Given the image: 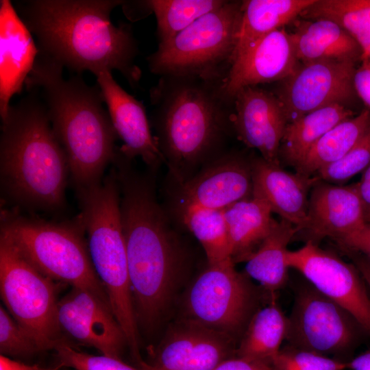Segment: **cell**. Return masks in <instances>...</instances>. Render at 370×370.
<instances>
[{
	"label": "cell",
	"instance_id": "obj_35",
	"mask_svg": "<svg viewBox=\"0 0 370 370\" xmlns=\"http://www.w3.org/2000/svg\"><path fill=\"white\" fill-rule=\"evenodd\" d=\"M53 349L59 360V365L75 370H142L125 363L120 358L79 352L64 341L58 344Z\"/></svg>",
	"mask_w": 370,
	"mask_h": 370
},
{
	"label": "cell",
	"instance_id": "obj_11",
	"mask_svg": "<svg viewBox=\"0 0 370 370\" xmlns=\"http://www.w3.org/2000/svg\"><path fill=\"white\" fill-rule=\"evenodd\" d=\"M289 269L299 272L320 293L347 310L370 336V295L353 263L310 241L286 253Z\"/></svg>",
	"mask_w": 370,
	"mask_h": 370
},
{
	"label": "cell",
	"instance_id": "obj_36",
	"mask_svg": "<svg viewBox=\"0 0 370 370\" xmlns=\"http://www.w3.org/2000/svg\"><path fill=\"white\" fill-rule=\"evenodd\" d=\"M335 241L342 250L358 252L370 260V223Z\"/></svg>",
	"mask_w": 370,
	"mask_h": 370
},
{
	"label": "cell",
	"instance_id": "obj_28",
	"mask_svg": "<svg viewBox=\"0 0 370 370\" xmlns=\"http://www.w3.org/2000/svg\"><path fill=\"white\" fill-rule=\"evenodd\" d=\"M369 127L370 111L367 108L340 122L312 147L296 168L297 173L312 176L323 167L341 159L359 142Z\"/></svg>",
	"mask_w": 370,
	"mask_h": 370
},
{
	"label": "cell",
	"instance_id": "obj_22",
	"mask_svg": "<svg viewBox=\"0 0 370 370\" xmlns=\"http://www.w3.org/2000/svg\"><path fill=\"white\" fill-rule=\"evenodd\" d=\"M288 32L300 63L317 61L360 62L362 51L338 23L328 18H297Z\"/></svg>",
	"mask_w": 370,
	"mask_h": 370
},
{
	"label": "cell",
	"instance_id": "obj_6",
	"mask_svg": "<svg viewBox=\"0 0 370 370\" xmlns=\"http://www.w3.org/2000/svg\"><path fill=\"white\" fill-rule=\"evenodd\" d=\"M0 231V236L46 276L90 291L110 304L94 269L79 214L69 221L53 222L1 210Z\"/></svg>",
	"mask_w": 370,
	"mask_h": 370
},
{
	"label": "cell",
	"instance_id": "obj_7",
	"mask_svg": "<svg viewBox=\"0 0 370 370\" xmlns=\"http://www.w3.org/2000/svg\"><path fill=\"white\" fill-rule=\"evenodd\" d=\"M242 1H226L200 17L147 57L149 71L162 76L223 80L231 65Z\"/></svg>",
	"mask_w": 370,
	"mask_h": 370
},
{
	"label": "cell",
	"instance_id": "obj_18",
	"mask_svg": "<svg viewBox=\"0 0 370 370\" xmlns=\"http://www.w3.org/2000/svg\"><path fill=\"white\" fill-rule=\"evenodd\" d=\"M96 77L114 128L123 142L121 152L130 160L140 157L152 169L166 162L151 134L143 103L123 89L112 72H101Z\"/></svg>",
	"mask_w": 370,
	"mask_h": 370
},
{
	"label": "cell",
	"instance_id": "obj_14",
	"mask_svg": "<svg viewBox=\"0 0 370 370\" xmlns=\"http://www.w3.org/2000/svg\"><path fill=\"white\" fill-rule=\"evenodd\" d=\"M58 321L61 331L101 355L121 359L127 345L110 304L86 289L72 287L59 301Z\"/></svg>",
	"mask_w": 370,
	"mask_h": 370
},
{
	"label": "cell",
	"instance_id": "obj_31",
	"mask_svg": "<svg viewBox=\"0 0 370 370\" xmlns=\"http://www.w3.org/2000/svg\"><path fill=\"white\" fill-rule=\"evenodd\" d=\"M224 0H149L157 22L158 45L169 42L204 15L221 7Z\"/></svg>",
	"mask_w": 370,
	"mask_h": 370
},
{
	"label": "cell",
	"instance_id": "obj_5",
	"mask_svg": "<svg viewBox=\"0 0 370 370\" xmlns=\"http://www.w3.org/2000/svg\"><path fill=\"white\" fill-rule=\"evenodd\" d=\"M1 123L0 175L3 192L25 208L61 210L66 202L69 166L38 95L31 92L11 105Z\"/></svg>",
	"mask_w": 370,
	"mask_h": 370
},
{
	"label": "cell",
	"instance_id": "obj_33",
	"mask_svg": "<svg viewBox=\"0 0 370 370\" xmlns=\"http://www.w3.org/2000/svg\"><path fill=\"white\" fill-rule=\"evenodd\" d=\"M370 164V127L359 142L343 157L323 167L317 173L326 182H345Z\"/></svg>",
	"mask_w": 370,
	"mask_h": 370
},
{
	"label": "cell",
	"instance_id": "obj_26",
	"mask_svg": "<svg viewBox=\"0 0 370 370\" xmlns=\"http://www.w3.org/2000/svg\"><path fill=\"white\" fill-rule=\"evenodd\" d=\"M354 116L351 108L332 105L304 114L287 123L279 157L297 168L316 143L340 122Z\"/></svg>",
	"mask_w": 370,
	"mask_h": 370
},
{
	"label": "cell",
	"instance_id": "obj_30",
	"mask_svg": "<svg viewBox=\"0 0 370 370\" xmlns=\"http://www.w3.org/2000/svg\"><path fill=\"white\" fill-rule=\"evenodd\" d=\"M300 17L336 22L358 43L362 56L370 60V0H315Z\"/></svg>",
	"mask_w": 370,
	"mask_h": 370
},
{
	"label": "cell",
	"instance_id": "obj_32",
	"mask_svg": "<svg viewBox=\"0 0 370 370\" xmlns=\"http://www.w3.org/2000/svg\"><path fill=\"white\" fill-rule=\"evenodd\" d=\"M271 367V370H345L348 369V362L286 344Z\"/></svg>",
	"mask_w": 370,
	"mask_h": 370
},
{
	"label": "cell",
	"instance_id": "obj_8",
	"mask_svg": "<svg viewBox=\"0 0 370 370\" xmlns=\"http://www.w3.org/2000/svg\"><path fill=\"white\" fill-rule=\"evenodd\" d=\"M57 286L5 238L0 236V293L9 313L42 351L60 342Z\"/></svg>",
	"mask_w": 370,
	"mask_h": 370
},
{
	"label": "cell",
	"instance_id": "obj_17",
	"mask_svg": "<svg viewBox=\"0 0 370 370\" xmlns=\"http://www.w3.org/2000/svg\"><path fill=\"white\" fill-rule=\"evenodd\" d=\"M180 185L181 204L225 210L252 196L251 160L221 155Z\"/></svg>",
	"mask_w": 370,
	"mask_h": 370
},
{
	"label": "cell",
	"instance_id": "obj_21",
	"mask_svg": "<svg viewBox=\"0 0 370 370\" xmlns=\"http://www.w3.org/2000/svg\"><path fill=\"white\" fill-rule=\"evenodd\" d=\"M251 167L252 196L264 200L272 212L301 230L307 221L309 193L320 179L288 172L261 156L251 160Z\"/></svg>",
	"mask_w": 370,
	"mask_h": 370
},
{
	"label": "cell",
	"instance_id": "obj_23",
	"mask_svg": "<svg viewBox=\"0 0 370 370\" xmlns=\"http://www.w3.org/2000/svg\"><path fill=\"white\" fill-rule=\"evenodd\" d=\"M314 1H242L241 20L231 64L256 40L275 30L291 24Z\"/></svg>",
	"mask_w": 370,
	"mask_h": 370
},
{
	"label": "cell",
	"instance_id": "obj_16",
	"mask_svg": "<svg viewBox=\"0 0 370 370\" xmlns=\"http://www.w3.org/2000/svg\"><path fill=\"white\" fill-rule=\"evenodd\" d=\"M299 64L288 32L278 29L256 40L234 60L222 80L221 92L232 103L241 88L279 82Z\"/></svg>",
	"mask_w": 370,
	"mask_h": 370
},
{
	"label": "cell",
	"instance_id": "obj_3",
	"mask_svg": "<svg viewBox=\"0 0 370 370\" xmlns=\"http://www.w3.org/2000/svg\"><path fill=\"white\" fill-rule=\"evenodd\" d=\"M63 68L38 54L25 85L41 96L77 188L103 180L106 169L115 158L118 136L104 108L99 85L90 86L79 75L65 79Z\"/></svg>",
	"mask_w": 370,
	"mask_h": 370
},
{
	"label": "cell",
	"instance_id": "obj_29",
	"mask_svg": "<svg viewBox=\"0 0 370 370\" xmlns=\"http://www.w3.org/2000/svg\"><path fill=\"white\" fill-rule=\"evenodd\" d=\"M180 212L184 224L203 247L208 264L232 258L224 210L181 204Z\"/></svg>",
	"mask_w": 370,
	"mask_h": 370
},
{
	"label": "cell",
	"instance_id": "obj_37",
	"mask_svg": "<svg viewBox=\"0 0 370 370\" xmlns=\"http://www.w3.org/2000/svg\"><path fill=\"white\" fill-rule=\"evenodd\" d=\"M354 75V86L358 99L370 111V60L362 56Z\"/></svg>",
	"mask_w": 370,
	"mask_h": 370
},
{
	"label": "cell",
	"instance_id": "obj_38",
	"mask_svg": "<svg viewBox=\"0 0 370 370\" xmlns=\"http://www.w3.org/2000/svg\"><path fill=\"white\" fill-rule=\"evenodd\" d=\"M138 365L142 370H156L149 367L143 360ZM212 370H271V367L264 363L235 356L225 360Z\"/></svg>",
	"mask_w": 370,
	"mask_h": 370
},
{
	"label": "cell",
	"instance_id": "obj_12",
	"mask_svg": "<svg viewBox=\"0 0 370 370\" xmlns=\"http://www.w3.org/2000/svg\"><path fill=\"white\" fill-rule=\"evenodd\" d=\"M356 64L336 61L300 63L291 75L278 82L274 93L282 105L287 123L332 105L350 108L358 99L354 86Z\"/></svg>",
	"mask_w": 370,
	"mask_h": 370
},
{
	"label": "cell",
	"instance_id": "obj_10",
	"mask_svg": "<svg viewBox=\"0 0 370 370\" xmlns=\"http://www.w3.org/2000/svg\"><path fill=\"white\" fill-rule=\"evenodd\" d=\"M367 334L344 308L305 279L294 288L287 317L286 345L349 362V356Z\"/></svg>",
	"mask_w": 370,
	"mask_h": 370
},
{
	"label": "cell",
	"instance_id": "obj_42",
	"mask_svg": "<svg viewBox=\"0 0 370 370\" xmlns=\"http://www.w3.org/2000/svg\"><path fill=\"white\" fill-rule=\"evenodd\" d=\"M348 369L352 370H370V349L351 359Z\"/></svg>",
	"mask_w": 370,
	"mask_h": 370
},
{
	"label": "cell",
	"instance_id": "obj_27",
	"mask_svg": "<svg viewBox=\"0 0 370 370\" xmlns=\"http://www.w3.org/2000/svg\"><path fill=\"white\" fill-rule=\"evenodd\" d=\"M287 317L275 302V296L250 319L236 349V356L271 366L282 347Z\"/></svg>",
	"mask_w": 370,
	"mask_h": 370
},
{
	"label": "cell",
	"instance_id": "obj_9",
	"mask_svg": "<svg viewBox=\"0 0 370 370\" xmlns=\"http://www.w3.org/2000/svg\"><path fill=\"white\" fill-rule=\"evenodd\" d=\"M232 258L207 267L188 288L184 299L186 319L241 338L256 310L258 293Z\"/></svg>",
	"mask_w": 370,
	"mask_h": 370
},
{
	"label": "cell",
	"instance_id": "obj_1",
	"mask_svg": "<svg viewBox=\"0 0 370 370\" xmlns=\"http://www.w3.org/2000/svg\"><path fill=\"white\" fill-rule=\"evenodd\" d=\"M120 0H23L13 3L37 39L39 53L63 67L95 76L116 70L135 88L142 72L132 27L114 25L112 11Z\"/></svg>",
	"mask_w": 370,
	"mask_h": 370
},
{
	"label": "cell",
	"instance_id": "obj_15",
	"mask_svg": "<svg viewBox=\"0 0 370 370\" xmlns=\"http://www.w3.org/2000/svg\"><path fill=\"white\" fill-rule=\"evenodd\" d=\"M232 105V128L238 138L258 149L267 161L280 164L287 120L275 94L258 86L243 87L234 95Z\"/></svg>",
	"mask_w": 370,
	"mask_h": 370
},
{
	"label": "cell",
	"instance_id": "obj_4",
	"mask_svg": "<svg viewBox=\"0 0 370 370\" xmlns=\"http://www.w3.org/2000/svg\"><path fill=\"white\" fill-rule=\"evenodd\" d=\"M221 84L199 77L162 76L150 90L156 138L180 184L233 129V105L222 93Z\"/></svg>",
	"mask_w": 370,
	"mask_h": 370
},
{
	"label": "cell",
	"instance_id": "obj_19",
	"mask_svg": "<svg viewBox=\"0 0 370 370\" xmlns=\"http://www.w3.org/2000/svg\"><path fill=\"white\" fill-rule=\"evenodd\" d=\"M366 223L357 184L339 186L319 180L308 200L307 221L302 232L306 241L334 240L353 232Z\"/></svg>",
	"mask_w": 370,
	"mask_h": 370
},
{
	"label": "cell",
	"instance_id": "obj_34",
	"mask_svg": "<svg viewBox=\"0 0 370 370\" xmlns=\"http://www.w3.org/2000/svg\"><path fill=\"white\" fill-rule=\"evenodd\" d=\"M42 352L34 338L2 306L0 307V352L7 357L29 358Z\"/></svg>",
	"mask_w": 370,
	"mask_h": 370
},
{
	"label": "cell",
	"instance_id": "obj_2",
	"mask_svg": "<svg viewBox=\"0 0 370 370\" xmlns=\"http://www.w3.org/2000/svg\"><path fill=\"white\" fill-rule=\"evenodd\" d=\"M128 275L137 323L150 330L173 299L185 250L157 201L151 177L131 166L117 172Z\"/></svg>",
	"mask_w": 370,
	"mask_h": 370
},
{
	"label": "cell",
	"instance_id": "obj_41",
	"mask_svg": "<svg viewBox=\"0 0 370 370\" xmlns=\"http://www.w3.org/2000/svg\"><path fill=\"white\" fill-rule=\"evenodd\" d=\"M61 367L60 365L55 368H44L36 365H29L3 355L0 356V370H60Z\"/></svg>",
	"mask_w": 370,
	"mask_h": 370
},
{
	"label": "cell",
	"instance_id": "obj_25",
	"mask_svg": "<svg viewBox=\"0 0 370 370\" xmlns=\"http://www.w3.org/2000/svg\"><path fill=\"white\" fill-rule=\"evenodd\" d=\"M298 232L292 223L284 219L276 221L268 236L245 261V273L258 282L271 296L288 280L287 246Z\"/></svg>",
	"mask_w": 370,
	"mask_h": 370
},
{
	"label": "cell",
	"instance_id": "obj_13",
	"mask_svg": "<svg viewBox=\"0 0 370 370\" xmlns=\"http://www.w3.org/2000/svg\"><path fill=\"white\" fill-rule=\"evenodd\" d=\"M236 340L190 319L174 323L157 347L153 361L156 370H212L236 356Z\"/></svg>",
	"mask_w": 370,
	"mask_h": 370
},
{
	"label": "cell",
	"instance_id": "obj_24",
	"mask_svg": "<svg viewBox=\"0 0 370 370\" xmlns=\"http://www.w3.org/2000/svg\"><path fill=\"white\" fill-rule=\"evenodd\" d=\"M262 199L251 196L224 210L232 258L245 262L271 231L276 220Z\"/></svg>",
	"mask_w": 370,
	"mask_h": 370
},
{
	"label": "cell",
	"instance_id": "obj_20",
	"mask_svg": "<svg viewBox=\"0 0 370 370\" xmlns=\"http://www.w3.org/2000/svg\"><path fill=\"white\" fill-rule=\"evenodd\" d=\"M39 54L32 34L10 0L0 1V116L3 121L10 100L20 94Z\"/></svg>",
	"mask_w": 370,
	"mask_h": 370
},
{
	"label": "cell",
	"instance_id": "obj_39",
	"mask_svg": "<svg viewBox=\"0 0 370 370\" xmlns=\"http://www.w3.org/2000/svg\"><path fill=\"white\" fill-rule=\"evenodd\" d=\"M356 184L365 221L370 223V164L363 171L360 180Z\"/></svg>",
	"mask_w": 370,
	"mask_h": 370
},
{
	"label": "cell",
	"instance_id": "obj_40",
	"mask_svg": "<svg viewBox=\"0 0 370 370\" xmlns=\"http://www.w3.org/2000/svg\"><path fill=\"white\" fill-rule=\"evenodd\" d=\"M352 261L364 279L370 293V260L362 254L351 250H342Z\"/></svg>",
	"mask_w": 370,
	"mask_h": 370
}]
</instances>
